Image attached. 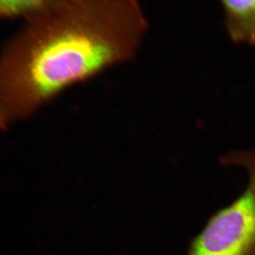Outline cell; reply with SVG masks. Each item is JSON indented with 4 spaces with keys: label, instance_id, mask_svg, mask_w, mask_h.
Listing matches in <instances>:
<instances>
[{
    "label": "cell",
    "instance_id": "3957f363",
    "mask_svg": "<svg viewBox=\"0 0 255 255\" xmlns=\"http://www.w3.org/2000/svg\"><path fill=\"white\" fill-rule=\"evenodd\" d=\"M228 36L234 43L255 46V0H220Z\"/></svg>",
    "mask_w": 255,
    "mask_h": 255
},
{
    "label": "cell",
    "instance_id": "6da1fadb",
    "mask_svg": "<svg viewBox=\"0 0 255 255\" xmlns=\"http://www.w3.org/2000/svg\"><path fill=\"white\" fill-rule=\"evenodd\" d=\"M147 30L137 0H63L26 18L0 53V130L131 60Z\"/></svg>",
    "mask_w": 255,
    "mask_h": 255
},
{
    "label": "cell",
    "instance_id": "277c9868",
    "mask_svg": "<svg viewBox=\"0 0 255 255\" xmlns=\"http://www.w3.org/2000/svg\"><path fill=\"white\" fill-rule=\"evenodd\" d=\"M63 0H0V18H28L50 9Z\"/></svg>",
    "mask_w": 255,
    "mask_h": 255
},
{
    "label": "cell",
    "instance_id": "7a4b0ae2",
    "mask_svg": "<svg viewBox=\"0 0 255 255\" xmlns=\"http://www.w3.org/2000/svg\"><path fill=\"white\" fill-rule=\"evenodd\" d=\"M219 160L223 167L244 171L246 186L209 218L186 255H255V149L232 150Z\"/></svg>",
    "mask_w": 255,
    "mask_h": 255
}]
</instances>
